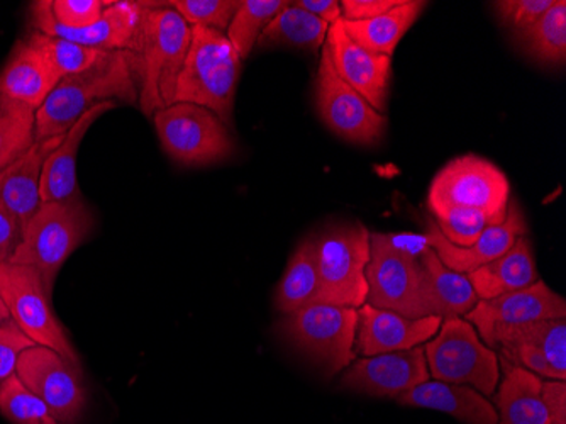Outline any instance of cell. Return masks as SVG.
<instances>
[{
    "label": "cell",
    "instance_id": "6da1fadb",
    "mask_svg": "<svg viewBox=\"0 0 566 424\" xmlns=\"http://www.w3.org/2000/svg\"><path fill=\"white\" fill-rule=\"evenodd\" d=\"M138 104L136 56L111 51L97 65L63 76L36 111V142L65 136L73 124L102 102Z\"/></svg>",
    "mask_w": 566,
    "mask_h": 424
},
{
    "label": "cell",
    "instance_id": "7a4b0ae2",
    "mask_svg": "<svg viewBox=\"0 0 566 424\" xmlns=\"http://www.w3.org/2000/svg\"><path fill=\"white\" fill-rule=\"evenodd\" d=\"M192 28L170 6L146 2L136 53L138 105L146 117L175 104L178 76L186 63Z\"/></svg>",
    "mask_w": 566,
    "mask_h": 424
},
{
    "label": "cell",
    "instance_id": "3957f363",
    "mask_svg": "<svg viewBox=\"0 0 566 424\" xmlns=\"http://www.w3.org/2000/svg\"><path fill=\"white\" fill-rule=\"evenodd\" d=\"M94 226V213L82 197L41 204L40 210L22 229L21 244L11 263L38 270L48 294L53 296L60 270L92 235Z\"/></svg>",
    "mask_w": 566,
    "mask_h": 424
},
{
    "label": "cell",
    "instance_id": "277c9868",
    "mask_svg": "<svg viewBox=\"0 0 566 424\" xmlns=\"http://www.w3.org/2000/svg\"><path fill=\"white\" fill-rule=\"evenodd\" d=\"M243 60L224 33L193 25L175 102L202 105L224 124L233 117Z\"/></svg>",
    "mask_w": 566,
    "mask_h": 424
},
{
    "label": "cell",
    "instance_id": "5b68a950",
    "mask_svg": "<svg viewBox=\"0 0 566 424\" xmlns=\"http://www.w3.org/2000/svg\"><path fill=\"white\" fill-rule=\"evenodd\" d=\"M370 235L359 223L329 226L316 235L317 294L314 304L353 309L367 304Z\"/></svg>",
    "mask_w": 566,
    "mask_h": 424
},
{
    "label": "cell",
    "instance_id": "8992f818",
    "mask_svg": "<svg viewBox=\"0 0 566 424\" xmlns=\"http://www.w3.org/2000/svg\"><path fill=\"white\" fill-rule=\"evenodd\" d=\"M424 355L434 381L469 385L485 397L495 394L501 378L497 353L482 343L469 321L443 320L426 344Z\"/></svg>",
    "mask_w": 566,
    "mask_h": 424
},
{
    "label": "cell",
    "instance_id": "52a82bcc",
    "mask_svg": "<svg viewBox=\"0 0 566 424\" xmlns=\"http://www.w3.org/2000/svg\"><path fill=\"white\" fill-rule=\"evenodd\" d=\"M511 184L504 172L482 156H458L432 178L428 194L431 213L447 207L482 210L494 225L507 218Z\"/></svg>",
    "mask_w": 566,
    "mask_h": 424
},
{
    "label": "cell",
    "instance_id": "ba28073f",
    "mask_svg": "<svg viewBox=\"0 0 566 424\" xmlns=\"http://www.w3.org/2000/svg\"><path fill=\"white\" fill-rule=\"evenodd\" d=\"M358 328V311L331 304H308L283 316L280 333L295 349L334 375L355 362L353 350Z\"/></svg>",
    "mask_w": 566,
    "mask_h": 424
},
{
    "label": "cell",
    "instance_id": "9c48e42d",
    "mask_svg": "<svg viewBox=\"0 0 566 424\" xmlns=\"http://www.w3.org/2000/svg\"><path fill=\"white\" fill-rule=\"evenodd\" d=\"M51 298L38 270L25 265L0 263V299L4 301L11 320L34 343L55 350L75 365L81 359L59 320Z\"/></svg>",
    "mask_w": 566,
    "mask_h": 424
},
{
    "label": "cell",
    "instance_id": "30bf717a",
    "mask_svg": "<svg viewBox=\"0 0 566 424\" xmlns=\"http://www.w3.org/2000/svg\"><path fill=\"white\" fill-rule=\"evenodd\" d=\"M158 138L171 161L186 167H206L234 153L228 124L202 105L175 102L155 116Z\"/></svg>",
    "mask_w": 566,
    "mask_h": 424
},
{
    "label": "cell",
    "instance_id": "8fae6325",
    "mask_svg": "<svg viewBox=\"0 0 566 424\" xmlns=\"http://www.w3.org/2000/svg\"><path fill=\"white\" fill-rule=\"evenodd\" d=\"M367 282V304L371 308L387 309L409 320L434 316L419 260L387 250L371 235Z\"/></svg>",
    "mask_w": 566,
    "mask_h": 424
},
{
    "label": "cell",
    "instance_id": "7c38bea8",
    "mask_svg": "<svg viewBox=\"0 0 566 424\" xmlns=\"http://www.w3.org/2000/svg\"><path fill=\"white\" fill-rule=\"evenodd\" d=\"M15 374L50 407L60 423L76 424L84 416L88 395L82 365L36 344L22 353Z\"/></svg>",
    "mask_w": 566,
    "mask_h": 424
},
{
    "label": "cell",
    "instance_id": "4fadbf2b",
    "mask_svg": "<svg viewBox=\"0 0 566 424\" xmlns=\"http://www.w3.org/2000/svg\"><path fill=\"white\" fill-rule=\"evenodd\" d=\"M316 107L321 120L334 135L356 145H374L387 127V117L377 113L334 70L326 44L317 70Z\"/></svg>",
    "mask_w": 566,
    "mask_h": 424
},
{
    "label": "cell",
    "instance_id": "5bb4252c",
    "mask_svg": "<svg viewBox=\"0 0 566 424\" xmlns=\"http://www.w3.org/2000/svg\"><path fill=\"white\" fill-rule=\"evenodd\" d=\"M145 11L146 2H109L95 24L84 30H70L53 19L50 2L43 0L31 4V24L34 31L48 37L63 38L102 51H132L136 55Z\"/></svg>",
    "mask_w": 566,
    "mask_h": 424
},
{
    "label": "cell",
    "instance_id": "9a60e30c",
    "mask_svg": "<svg viewBox=\"0 0 566 424\" xmlns=\"http://www.w3.org/2000/svg\"><path fill=\"white\" fill-rule=\"evenodd\" d=\"M556 318H566L565 299L542 279L526 289L479 301L467 314V320L479 330L476 333L489 344V349L495 347L499 334L511 328Z\"/></svg>",
    "mask_w": 566,
    "mask_h": 424
},
{
    "label": "cell",
    "instance_id": "2e32d148",
    "mask_svg": "<svg viewBox=\"0 0 566 424\" xmlns=\"http://www.w3.org/2000/svg\"><path fill=\"white\" fill-rule=\"evenodd\" d=\"M424 349L402 350L356 360L346 369L342 387L371 397H392L406 394L416 385L429 381Z\"/></svg>",
    "mask_w": 566,
    "mask_h": 424
},
{
    "label": "cell",
    "instance_id": "e0dca14e",
    "mask_svg": "<svg viewBox=\"0 0 566 424\" xmlns=\"http://www.w3.org/2000/svg\"><path fill=\"white\" fill-rule=\"evenodd\" d=\"M326 48L334 70L343 81L355 89L377 113H384L392 79V59L377 55L356 44L346 34L342 21L329 25Z\"/></svg>",
    "mask_w": 566,
    "mask_h": 424
},
{
    "label": "cell",
    "instance_id": "ac0fdd59",
    "mask_svg": "<svg viewBox=\"0 0 566 424\" xmlns=\"http://www.w3.org/2000/svg\"><path fill=\"white\" fill-rule=\"evenodd\" d=\"M424 235L428 236L429 247L448 269L467 276L482 265L502 257L520 236L527 235V225L517 200H511L505 221L489 226L472 247H457L450 244L436 226L434 219L426 221Z\"/></svg>",
    "mask_w": 566,
    "mask_h": 424
},
{
    "label": "cell",
    "instance_id": "d6986e66",
    "mask_svg": "<svg viewBox=\"0 0 566 424\" xmlns=\"http://www.w3.org/2000/svg\"><path fill=\"white\" fill-rule=\"evenodd\" d=\"M441 323L443 320L438 316L409 320L397 312L364 304L358 309L356 347H358V353H361L365 359L416 349L428 343L438 333Z\"/></svg>",
    "mask_w": 566,
    "mask_h": 424
},
{
    "label": "cell",
    "instance_id": "ffe728a7",
    "mask_svg": "<svg viewBox=\"0 0 566 424\" xmlns=\"http://www.w3.org/2000/svg\"><path fill=\"white\" fill-rule=\"evenodd\" d=\"M60 81L62 76L50 60L33 44L19 40L0 70V94L38 111Z\"/></svg>",
    "mask_w": 566,
    "mask_h": 424
},
{
    "label": "cell",
    "instance_id": "44dd1931",
    "mask_svg": "<svg viewBox=\"0 0 566 424\" xmlns=\"http://www.w3.org/2000/svg\"><path fill=\"white\" fill-rule=\"evenodd\" d=\"M117 102H102L84 114L73 124L72 130L63 136L60 145L48 156L41 175V200L44 203H65L81 196L76 184V158L82 142L92 124L104 116L107 111L116 110Z\"/></svg>",
    "mask_w": 566,
    "mask_h": 424
},
{
    "label": "cell",
    "instance_id": "7402d4cb",
    "mask_svg": "<svg viewBox=\"0 0 566 424\" xmlns=\"http://www.w3.org/2000/svg\"><path fill=\"white\" fill-rule=\"evenodd\" d=\"M62 139L63 136L34 142L21 158L0 172V200L18 218L22 229L43 204L41 175H43L44 162Z\"/></svg>",
    "mask_w": 566,
    "mask_h": 424
},
{
    "label": "cell",
    "instance_id": "603a6c76",
    "mask_svg": "<svg viewBox=\"0 0 566 424\" xmlns=\"http://www.w3.org/2000/svg\"><path fill=\"white\" fill-rule=\"evenodd\" d=\"M403 406L441 411L465 424H499L494 404L469 385L428 381L397 397Z\"/></svg>",
    "mask_w": 566,
    "mask_h": 424
},
{
    "label": "cell",
    "instance_id": "cb8c5ba5",
    "mask_svg": "<svg viewBox=\"0 0 566 424\" xmlns=\"http://www.w3.org/2000/svg\"><path fill=\"white\" fill-rule=\"evenodd\" d=\"M479 301L499 298L514 290L526 289L539 280L533 245L527 235L520 236L502 257L467 273Z\"/></svg>",
    "mask_w": 566,
    "mask_h": 424
},
{
    "label": "cell",
    "instance_id": "d4e9b609",
    "mask_svg": "<svg viewBox=\"0 0 566 424\" xmlns=\"http://www.w3.org/2000/svg\"><path fill=\"white\" fill-rule=\"evenodd\" d=\"M505 370L504 381L494 395L499 424H552L542 397L543 378L521 366Z\"/></svg>",
    "mask_w": 566,
    "mask_h": 424
},
{
    "label": "cell",
    "instance_id": "484cf974",
    "mask_svg": "<svg viewBox=\"0 0 566 424\" xmlns=\"http://www.w3.org/2000/svg\"><path fill=\"white\" fill-rule=\"evenodd\" d=\"M428 2L402 0L392 11L370 21H342L346 34L365 50L392 59L403 34L418 21Z\"/></svg>",
    "mask_w": 566,
    "mask_h": 424
},
{
    "label": "cell",
    "instance_id": "4316f807",
    "mask_svg": "<svg viewBox=\"0 0 566 424\" xmlns=\"http://www.w3.org/2000/svg\"><path fill=\"white\" fill-rule=\"evenodd\" d=\"M419 263L424 272L434 316L441 320H450L467 316L475 308L479 298L465 273L448 269L432 248L419 258Z\"/></svg>",
    "mask_w": 566,
    "mask_h": 424
},
{
    "label": "cell",
    "instance_id": "83f0119b",
    "mask_svg": "<svg viewBox=\"0 0 566 424\" xmlns=\"http://www.w3.org/2000/svg\"><path fill=\"white\" fill-rule=\"evenodd\" d=\"M317 294L316 235L307 236L289 260L287 269L275 290V308L291 314L314 304Z\"/></svg>",
    "mask_w": 566,
    "mask_h": 424
},
{
    "label": "cell",
    "instance_id": "f1b7e54d",
    "mask_svg": "<svg viewBox=\"0 0 566 424\" xmlns=\"http://www.w3.org/2000/svg\"><path fill=\"white\" fill-rule=\"evenodd\" d=\"M327 30L326 22L289 2L266 25L256 44L262 50L282 46L317 51L326 43Z\"/></svg>",
    "mask_w": 566,
    "mask_h": 424
},
{
    "label": "cell",
    "instance_id": "f546056e",
    "mask_svg": "<svg viewBox=\"0 0 566 424\" xmlns=\"http://www.w3.org/2000/svg\"><path fill=\"white\" fill-rule=\"evenodd\" d=\"M521 343L533 347L542 353L553 370L556 381H565L566 378V320H539L533 323L521 324L499 334L495 347Z\"/></svg>",
    "mask_w": 566,
    "mask_h": 424
},
{
    "label": "cell",
    "instance_id": "4dcf8cb0",
    "mask_svg": "<svg viewBox=\"0 0 566 424\" xmlns=\"http://www.w3.org/2000/svg\"><path fill=\"white\" fill-rule=\"evenodd\" d=\"M36 142V111L0 94V172Z\"/></svg>",
    "mask_w": 566,
    "mask_h": 424
},
{
    "label": "cell",
    "instance_id": "1f68e13d",
    "mask_svg": "<svg viewBox=\"0 0 566 424\" xmlns=\"http://www.w3.org/2000/svg\"><path fill=\"white\" fill-rule=\"evenodd\" d=\"M520 37L531 56L543 63L563 65L566 60L565 0H555V4Z\"/></svg>",
    "mask_w": 566,
    "mask_h": 424
},
{
    "label": "cell",
    "instance_id": "d6a6232c",
    "mask_svg": "<svg viewBox=\"0 0 566 424\" xmlns=\"http://www.w3.org/2000/svg\"><path fill=\"white\" fill-rule=\"evenodd\" d=\"M287 4L283 0H243L238 4L226 38L233 44L241 60L250 56L266 25Z\"/></svg>",
    "mask_w": 566,
    "mask_h": 424
},
{
    "label": "cell",
    "instance_id": "836d02e7",
    "mask_svg": "<svg viewBox=\"0 0 566 424\" xmlns=\"http://www.w3.org/2000/svg\"><path fill=\"white\" fill-rule=\"evenodd\" d=\"M24 40L38 48L50 60L51 65L55 66L62 79L92 69L107 53H111V51H102L97 48L82 46V44L63 40V38L48 37V34L34 30Z\"/></svg>",
    "mask_w": 566,
    "mask_h": 424
},
{
    "label": "cell",
    "instance_id": "e575fe53",
    "mask_svg": "<svg viewBox=\"0 0 566 424\" xmlns=\"http://www.w3.org/2000/svg\"><path fill=\"white\" fill-rule=\"evenodd\" d=\"M0 414L12 424H62L18 374L0 384Z\"/></svg>",
    "mask_w": 566,
    "mask_h": 424
},
{
    "label": "cell",
    "instance_id": "d590c367",
    "mask_svg": "<svg viewBox=\"0 0 566 424\" xmlns=\"http://www.w3.org/2000/svg\"><path fill=\"white\" fill-rule=\"evenodd\" d=\"M431 215L444 238L457 247H472L489 226H495L482 210L467 207H447Z\"/></svg>",
    "mask_w": 566,
    "mask_h": 424
},
{
    "label": "cell",
    "instance_id": "8d00e7d4",
    "mask_svg": "<svg viewBox=\"0 0 566 424\" xmlns=\"http://www.w3.org/2000/svg\"><path fill=\"white\" fill-rule=\"evenodd\" d=\"M238 4L240 2H234V0H175V2H167V6L182 15L184 21L190 28L202 25V28H209L219 33L228 31Z\"/></svg>",
    "mask_w": 566,
    "mask_h": 424
},
{
    "label": "cell",
    "instance_id": "74e56055",
    "mask_svg": "<svg viewBox=\"0 0 566 424\" xmlns=\"http://www.w3.org/2000/svg\"><path fill=\"white\" fill-rule=\"evenodd\" d=\"M107 6L106 0H51L50 11L59 24L84 30L101 19Z\"/></svg>",
    "mask_w": 566,
    "mask_h": 424
},
{
    "label": "cell",
    "instance_id": "f35d334b",
    "mask_svg": "<svg viewBox=\"0 0 566 424\" xmlns=\"http://www.w3.org/2000/svg\"><path fill=\"white\" fill-rule=\"evenodd\" d=\"M555 0H502L494 2V9L505 25L523 33L542 18Z\"/></svg>",
    "mask_w": 566,
    "mask_h": 424
},
{
    "label": "cell",
    "instance_id": "ab89813d",
    "mask_svg": "<svg viewBox=\"0 0 566 424\" xmlns=\"http://www.w3.org/2000/svg\"><path fill=\"white\" fill-rule=\"evenodd\" d=\"M33 347L36 343L24 331L19 330L14 321L0 324V384L15 374L22 353Z\"/></svg>",
    "mask_w": 566,
    "mask_h": 424
},
{
    "label": "cell",
    "instance_id": "60d3db41",
    "mask_svg": "<svg viewBox=\"0 0 566 424\" xmlns=\"http://www.w3.org/2000/svg\"><path fill=\"white\" fill-rule=\"evenodd\" d=\"M371 238L384 245L387 250L415 258V260H419L431 248L428 236L416 235V232H375Z\"/></svg>",
    "mask_w": 566,
    "mask_h": 424
},
{
    "label": "cell",
    "instance_id": "b9f144b4",
    "mask_svg": "<svg viewBox=\"0 0 566 424\" xmlns=\"http://www.w3.org/2000/svg\"><path fill=\"white\" fill-rule=\"evenodd\" d=\"M402 0H343V21H370L392 11Z\"/></svg>",
    "mask_w": 566,
    "mask_h": 424
},
{
    "label": "cell",
    "instance_id": "7bdbcfd3",
    "mask_svg": "<svg viewBox=\"0 0 566 424\" xmlns=\"http://www.w3.org/2000/svg\"><path fill=\"white\" fill-rule=\"evenodd\" d=\"M22 238V226L6 204L0 200V263L14 257Z\"/></svg>",
    "mask_w": 566,
    "mask_h": 424
},
{
    "label": "cell",
    "instance_id": "ee69618b",
    "mask_svg": "<svg viewBox=\"0 0 566 424\" xmlns=\"http://www.w3.org/2000/svg\"><path fill=\"white\" fill-rule=\"evenodd\" d=\"M542 397L552 424H566L565 381H555V379L543 381Z\"/></svg>",
    "mask_w": 566,
    "mask_h": 424
},
{
    "label": "cell",
    "instance_id": "f6af8a7d",
    "mask_svg": "<svg viewBox=\"0 0 566 424\" xmlns=\"http://www.w3.org/2000/svg\"><path fill=\"white\" fill-rule=\"evenodd\" d=\"M297 8L304 9L314 18L321 19L327 25L336 24L343 21L342 4L338 0H298L294 2Z\"/></svg>",
    "mask_w": 566,
    "mask_h": 424
},
{
    "label": "cell",
    "instance_id": "bcb514c9",
    "mask_svg": "<svg viewBox=\"0 0 566 424\" xmlns=\"http://www.w3.org/2000/svg\"><path fill=\"white\" fill-rule=\"evenodd\" d=\"M11 320V314H9L8 308H6L4 301L0 299V324L6 323V321Z\"/></svg>",
    "mask_w": 566,
    "mask_h": 424
}]
</instances>
